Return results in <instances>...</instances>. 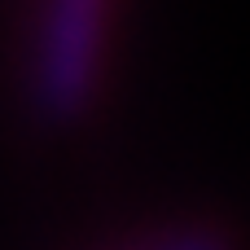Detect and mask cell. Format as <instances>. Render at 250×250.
Segmentation results:
<instances>
[{
	"mask_svg": "<svg viewBox=\"0 0 250 250\" xmlns=\"http://www.w3.org/2000/svg\"><path fill=\"white\" fill-rule=\"evenodd\" d=\"M110 0H44L31 53V97L53 123H75L92 110L105 70Z\"/></svg>",
	"mask_w": 250,
	"mask_h": 250,
	"instance_id": "1",
	"label": "cell"
}]
</instances>
